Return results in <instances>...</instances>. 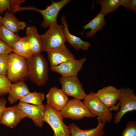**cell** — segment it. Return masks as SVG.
<instances>
[{
	"mask_svg": "<svg viewBox=\"0 0 136 136\" xmlns=\"http://www.w3.org/2000/svg\"><path fill=\"white\" fill-rule=\"evenodd\" d=\"M26 35L30 44L33 54L41 53V41L40 35L36 27L31 26L27 27Z\"/></svg>",
	"mask_w": 136,
	"mask_h": 136,
	"instance_id": "obj_21",
	"label": "cell"
},
{
	"mask_svg": "<svg viewBox=\"0 0 136 136\" xmlns=\"http://www.w3.org/2000/svg\"><path fill=\"white\" fill-rule=\"evenodd\" d=\"M1 25L14 33L21 30H24L26 26V23L17 19L14 14L6 11L3 17Z\"/></svg>",
	"mask_w": 136,
	"mask_h": 136,
	"instance_id": "obj_19",
	"label": "cell"
},
{
	"mask_svg": "<svg viewBox=\"0 0 136 136\" xmlns=\"http://www.w3.org/2000/svg\"><path fill=\"white\" fill-rule=\"evenodd\" d=\"M61 90L67 96H71L79 100H84L87 94L83 88V84L77 75L62 77L59 79Z\"/></svg>",
	"mask_w": 136,
	"mask_h": 136,
	"instance_id": "obj_8",
	"label": "cell"
},
{
	"mask_svg": "<svg viewBox=\"0 0 136 136\" xmlns=\"http://www.w3.org/2000/svg\"><path fill=\"white\" fill-rule=\"evenodd\" d=\"M46 97L47 104L59 111L63 109L69 101L67 96L61 89L56 86L50 89Z\"/></svg>",
	"mask_w": 136,
	"mask_h": 136,
	"instance_id": "obj_13",
	"label": "cell"
},
{
	"mask_svg": "<svg viewBox=\"0 0 136 136\" xmlns=\"http://www.w3.org/2000/svg\"><path fill=\"white\" fill-rule=\"evenodd\" d=\"M61 21L63 26L64 32L66 41L76 50H87L90 46L91 44L88 42L83 41L79 37L71 34L69 32L68 24L65 15L62 16Z\"/></svg>",
	"mask_w": 136,
	"mask_h": 136,
	"instance_id": "obj_16",
	"label": "cell"
},
{
	"mask_svg": "<svg viewBox=\"0 0 136 136\" xmlns=\"http://www.w3.org/2000/svg\"><path fill=\"white\" fill-rule=\"evenodd\" d=\"M6 102V100L5 98L0 97V124H1V120L2 115L6 107L5 105Z\"/></svg>",
	"mask_w": 136,
	"mask_h": 136,
	"instance_id": "obj_33",
	"label": "cell"
},
{
	"mask_svg": "<svg viewBox=\"0 0 136 136\" xmlns=\"http://www.w3.org/2000/svg\"><path fill=\"white\" fill-rule=\"evenodd\" d=\"M121 5L127 9L132 10L136 12V0H122Z\"/></svg>",
	"mask_w": 136,
	"mask_h": 136,
	"instance_id": "obj_31",
	"label": "cell"
},
{
	"mask_svg": "<svg viewBox=\"0 0 136 136\" xmlns=\"http://www.w3.org/2000/svg\"><path fill=\"white\" fill-rule=\"evenodd\" d=\"M3 17L0 15V27L1 25V23Z\"/></svg>",
	"mask_w": 136,
	"mask_h": 136,
	"instance_id": "obj_34",
	"label": "cell"
},
{
	"mask_svg": "<svg viewBox=\"0 0 136 136\" xmlns=\"http://www.w3.org/2000/svg\"><path fill=\"white\" fill-rule=\"evenodd\" d=\"M98 125L95 128L86 130L80 129L74 123L68 126L71 136H103L105 133L104 128L106 123L97 118Z\"/></svg>",
	"mask_w": 136,
	"mask_h": 136,
	"instance_id": "obj_17",
	"label": "cell"
},
{
	"mask_svg": "<svg viewBox=\"0 0 136 136\" xmlns=\"http://www.w3.org/2000/svg\"><path fill=\"white\" fill-rule=\"evenodd\" d=\"M10 0H0V14H3L4 11L10 12Z\"/></svg>",
	"mask_w": 136,
	"mask_h": 136,
	"instance_id": "obj_32",
	"label": "cell"
},
{
	"mask_svg": "<svg viewBox=\"0 0 136 136\" xmlns=\"http://www.w3.org/2000/svg\"><path fill=\"white\" fill-rule=\"evenodd\" d=\"M28 79L38 86L44 85L48 79L49 67L46 59L41 53L33 54L26 59Z\"/></svg>",
	"mask_w": 136,
	"mask_h": 136,
	"instance_id": "obj_1",
	"label": "cell"
},
{
	"mask_svg": "<svg viewBox=\"0 0 136 136\" xmlns=\"http://www.w3.org/2000/svg\"><path fill=\"white\" fill-rule=\"evenodd\" d=\"M6 76L14 83L28 79V69L26 59L14 53L8 55Z\"/></svg>",
	"mask_w": 136,
	"mask_h": 136,
	"instance_id": "obj_2",
	"label": "cell"
},
{
	"mask_svg": "<svg viewBox=\"0 0 136 136\" xmlns=\"http://www.w3.org/2000/svg\"><path fill=\"white\" fill-rule=\"evenodd\" d=\"M105 15L100 11L91 21L82 27L84 30L82 34L86 29L90 28L91 30L86 34V38H92L99 31L101 30L105 25L106 22L104 18Z\"/></svg>",
	"mask_w": 136,
	"mask_h": 136,
	"instance_id": "obj_20",
	"label": "cell"
},
{
	"mask_svg": "<svg viewBox=\"0 0 136 136\" xmlns=\"http://www.w3.org/2000/svg\"><path fill=\"white\" fill-rule=\"evenodd\" d=\"M0 136H1L0 135Z\"/></svg>",
	"mask_w": 136,
	"mask_h": 136,
	"instance_id": "obj_35",
	"label": "cell"
},
{
	"mask_svg": "<svg viewBox=\"0 0 136 136\" xmlns=\"http://www.w3.org/2000/svg\"><path fill=\"white\" fill-rule=\"evenodd\" d=\"M84 100L83 102L91 112L98 116L102 122L106 123L111 121L113 117V113L96 95L95 93L90 92Z\"/></svg>",
	"mask_w": 136,
	"mask_h": 136,
	"instance_id": "obj_6",
	"label": "cell"
},
{
	"mask_svg": "<svg viewBox=\"0 0 136 136\" xmlns=\"http://www.w3.org/2000/svg\"><path fill=\"white\" fill-rule=\"evenodd\" d=\"M70 1V0H61L57 2L51 1V4L46 9H38L37 12L41 14L43 18L41 24V26L44 28H47L51 25L57 24V17L59 12Z\"/></svg>",
	"mask_w": 136,
	"mask_h": 136,
	"instance_id": "obj_9",
	"label": "cell"
},
{
	"mask_svg": "<svg viewBox=\"0 0 136 136\" xmlns=\"http://www.w3.org/2000/svg\"><path fill=\"white\" fill-rule=\"evenodd\" d=\"M122 136H136V122L130 121L128 122L123 131Z\"/></svg>",
	"mask_w": 136,
	"mask_h": 136,
	"instance_id": "obj_28",
	"label": "cell"
},
{
	"mask_svg": "<svg viewBox=\"0 0 136 136\" xmlns=\"http://www.w3.org/2000/svg\"><path fill=\"white\" fill-rule=\"evenodd\" d=\"M63 118L60 111L47 104L45 105L44 120L53 129V136H71L69 126L63 122Z\"/></svg>",
	"mask_w": 136,
	"mask_h": 136,
	"instance_id": "obj_5",
	"label": "cell"
},
{
	"mask_svg": "<svg viewBox=\"0 0 136 136\" xmlns=\"http://www.w3.org/2000/svg\"><path fill=\"white\" fill-rule=\"evenodd\" d=\"M122 0H99L96 1V3L101 7L100 12L105 15L116 10L121 5Z\"/></svg>",
	"mask_w": 136,
	"mask_h": 136,
	"instance_id": "obj_24",
	"label": "cell"
},
{
	"mask_svg": "<svg viewBox=\"0 0 136 136\" xmlns=\"http://www.w3.org/2000/svg\"><path fill=\"white\" fill-rule=\"evenodd\" d=\"M86 60L85 57L79 59L75 58L58 65L50 67V69L53 72L60 74L62 77L77 76Z\"/></svg>",
	"mask_w": 136,
	"mask_h": 136,
	"instance_id": "obj_11",
	"label": "cell"
},
{
	"mask_svg": "<svg viewBox=\"0 0 136 136\" xmlns=\"http://www.w3.org/2000/svg\"><path fill=\"white\" fill-rule=\"evenodd\" d=\"M8 54L0 55V74L6 75Z\"/></svg>",
	"mask_w": 136,
	"mask_h": 136,
	"instance_id": "obj_29",
	"label": "cell"
},
{
	"mask_svg": "<svg viewBox=\"0 0 136 136\" xmlns=\"http://www.w3.org/2000/svg\"><path fill=\"white\" fill-rule=\"evenodd\" d=\"M12 52L13 48L0 39V55L9 54Z\"/></svg>",
	"mask_w": 136,
	"mask_h": 136,
	"instance_id": "obj_30",
	"label": "cell"
},
{
	"mask_svg": "<svg viewBox=\"0 0 136 136\" xmlns=\"http://www.w3.org/2000/svg\"><path fill=\"white\" fill-rule=\"evenodd\" d=\"M21 38L2 25L0 27V39L12 48L14 44Z\"/></svg>",
	"mask_w": 136,
	"mask_h": 136,
	"instance_id": "obj_23",
	"label": "cell"
},
{
	"mask_svg": "<svg viewBox=\"0 0 136 136\" xmlns=\"http://www.w3.org/2000/svg\"><path fill=\"white\" fill-rule=\"evenodd\" d=\"M25 1L24 0H10L11 7L10 12L14 14L16 12L26 10H31L37 11L38 9L36 7L33 6L20 7V5Z\"/></svg>",
	"mask_w": 136,
	"mask_h": 136,
	"instance_id": "obj_26",
	"label": "cell"
},
{
	"mask_svg": "<svg viewBox=\"0 0 136 136\" xmlns=\"http://www.w3.org/2000/svg\"><path fill=\"white\" fill-rule=\"evenodd\" d=\"M120 89V92L117 105L109 108L111 110L118 109L114 117V123H119L122 118L126 113L136 110V95L134 90L129 87H123Z\"/></svg>",
	"mask_w": 136,
	"mask_h": 136,
	"instance_id": "obj_4",
	"label": "cell"
},
{
	"mask_svg": "<svg viewBox=\"0 0 136 136\" xmlns=\"http://www.w3.org/2000/svg\"><path fill=\"white\" fill-rule=\"evenodd\" d=\"M16 105L26 117L32 120L35 126L40 128L42 127L44 122L45 105H35L19 102Z\"/></svg>",
	"mask_w": 136,
	"mask_h": 136,
	"instance_id": "obj_10",
	"label": "cell"
},
{
	"mask_svg": "<svg viewBox=\"0 0 136 136\" xmlns=\"http://www.w3.org/2000/svg\"><path fill=\"white\" fill-rule=\"evenodd\" d=\"M45 98L44 93L41 92H37L35 91L29 92L19 100L20 102L31 103L35 105H40L43 104V101Z\"/></svg>",
	"mask_w": 136,
	"mask_h": 136,
	"instance_id": "obj_25",
	"label": "cell"
},
{
	"mask_svg": "<svg viewBox=\"0 0 136 136\" xmlns=\"http://www.w3.org/2000/svg\"><path fill=\"white\" fill-rule=\"evenodd\" d=\"M47 53L50 67L58 65L75 59L65 45Z\"/></svg>",
	"mask_w": 136,
	"mask_h": 136,
	"instance_id": "obj_14",
	"label": "cell"
},
{
	"mask_svg": "<svg viewBox=\"0 0 136 136\" xmlns=\"http://www.w3.org/2000/svg\"><path fill=\"white\" fill-rule=\"evenodd\" d=\"M30 92L28 86L24 81H19L12 84L9 92L8 100L12 105Z\"/></svg>",
	"mask_w": 136,
	"mask_h": 136,
	"instance_id": "obj_18",
	"label": "cell"
},
{
	"mask_svg": "<svg viewBox=\"0 0 136 136\" xmlns=\"http://www.w3.org/2000/svg\"><path fill=\"white\" fill-rule=\"evenodd\" d=\"M26 117L17 105L10 106L5 108L1 118V123L8 127L13 128Z\"/></svg>",
	"mask_w": 136,
	"mask_h": 136,
	"instance_id": "obj_12",
	"label": "cell"
},
{
	"mask_svg": "<svg viewBox=\"0 0 136 136\" xmlns=\"http://www.w3.org/2000/svg\"><path fill=\"white\" fill-rule=\"evenodd\" d=\"M120 92L113 86L103 87L95 93L96 95L109 108L115 105L118 101Z\"/></svg>",
	"mask_w": 136,
	"mask_h": 136,
	"instance_id": "obj_15",
	"label": "cell"
},
{
	"mask_svg": "<svg viewBox=\"0 0 136 136\" xmlns=\"http://www.w3.org/2000/svg\"><path fill=\"white\" fill-rule=\"evenodd\" d=\"M63 117L72 120H79L84 117H96L92 114L83 102L73 98L69 100L60 111Z\"/></svg>",
	"mask_w": 136,
	"mask_h": 136,
	"instance_id": "obj_7",
	"label": "cell"
},
{
	"mask_svg": "<svg viewBox=\"0 0 136 136\" xmlns=\"http://www.w3.org/2000/svg\"><path fill=\"white\" fill-rule=\"evenodd\" d=\"M12 48L14 53L26 59L34 54L26 36L21 37L14 44Z\"/></svg>",
	"mask_w": 136,
	"mask_h": 136,
	"instance_id": "obj_22",
	"label": "cell"
},
{
	"mask_svg": "<svg viewBox=\"0 0 136 136\" xmlns=\"http://www.w3.org/2000/svg\"><path fill=\"white\" fill-rule=\"evenodd\" d=\"M12 84L6 75L0 74V96L9 93Z\"/></svg>",
	"mask_w": 136,
	"mask_h": 136,
	"instance_id": "obj_27",
	"label": "cell"
},
{
	"mask_svg": "<svg viewBox=\"0 0 136 136\" xmlns=\"http://www.w3.org/2000/svg\"><path fill=\"white\" fill-rule=\"evenodd\" d=\"M42 51L48 52L65 45L66 41L62 24L50 25L44 34L40 35Z\"/></svg>",
	"mask_w": 136,
	"mask_h": 136,
	"instance_id": "obj_3",
	"label": "cell"
}]
</instances>
